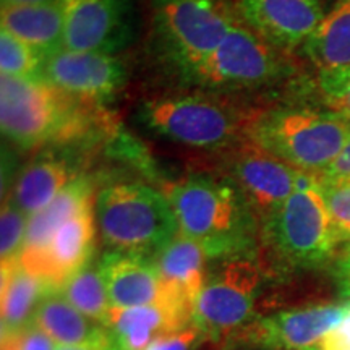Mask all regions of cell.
<instances>
[{
	"label": "cell",
	"instance_id": "6da1fadb",
	"mask_svg": "<svg viewBox=\"0 0 350 350\" xmlns=\"http://www.w3.org/2000/svg\"><path fill=\"white\" fill-rule=\"evenodd\" d=\"M178 232L203 248L208 258L253 256L261 222L227 175H193L164 187Z\"/></svg>",
	"mask_w": 350,
	"mask_h": 350
},
{
	"label": "cell",
	"instance_id": "7a4b0ae2",
	"mask_svg": "<svg viewBox=\"0 0 350 350\" xmlns=\"http://www.w3.org/2000/svg\"><path fill=\"white\" fill-rule=\"evenodd\" d=\"M0 124L3 137L31 150L83 139L96 126H106L111 120L100 111V104L73 98L39 75H2Z\"/></svg>",
	"mask_w": 350,
	"mask_h": 350
},
{
	"label": "cell",
	"instance_id": "3957f363",
	"mask_svg": "<svg viewBox=\"0 0 350 350\" xmlns=\"http://www.w3.org/2000/svg\"><path fill=\"white\" fill-rule=\"evenodd\" d=\"M256 111L214 94H174L150 99L139 119L161 137L195 150H234L250 139Z\"/></svg>",
	"mask_w": 350,
	"mask_h": 350
},
{
	"label": "cell",
	"instance_id": "277c9868",
	"mask_svg": "<svg viewBox=\"0 0 350 350\" xmlns=\"http://www.w3.org/2000/svg\"><path fill=\"white\" fill-rule=\"evenodd\" d=\"M250 139L297 170L319 174L350 139V124L329 109L278 106L258 113Z\"/></svg>",
	"mask_w": 350,
	"mask_h": 350
},
{
	"label": "cell",
	"instance_id": "5b68a950",
	"mask_svg": "<svg viewBox=\"0 0 350 350\" xmlns=\"http://www.w3.org/2000/svg\"><path fill=\"white\" fill-rule=\"evenodd\" d=\"M96 221L111 250L154 258L178 234L167 196L142 182L112 183L96 196Z\"/></svg>",
	"mask_w": 350,
	"mask_h": 350
},
{
	"label": "cell",
	"instance_id": "8992f818",
	"mask_svg": "<svg viewBox=\"0 0 350 350\" xmlns=\"http://www.w3.org/2000/svg\"><path fill=\"white\" fill-rule=\"evenodd\" d=\"M260 242L284 269H313L327 265L345 237L332 222L318 183L295 188L261 222Z\"/></svg>",
	"mask_w": 350,
	"mask_h": 350
},
{
	"label": "cell",
	"instance_id": "52a82bcc",
	"mask_svg": "<svg viewBox=\"0 0 350 350\" xmlns=\"http://www.w3.org/2000/svg\"><path fill=\"white\" fill-rule=\"evenodd\" d=\"M154 31L165 54L190 77L237 23L227 0H152Z\"/></svg>",
	"mask_w": 350,
	"mask_h": 350
},
{
	"label": "cell",
	"instance_id": "ba28073f",
	"mask_svg": "<svg viewBox=\"0 0 350 350\" xmlns=\"http://www.w3.org/2000/svg\"><path fill=\"white\" fill-rule=\"evenodd\" d=\"M291 73L294 68L284 49L239 20L217 49L188 78L214 91L240 93L271 86Z\"/></svg>",
	"mask_w": 350,
	"mask_h": 350
},
{
	"label": "cell",
	"instance_id": "9c48e42d",
	"mask_svg": "<svg viewBox=\"0 0 350 350\" xmlns=\"http://www.w3.org/2000/svg\"><path fill=\"white\" fill-rule=\"evenodd\" d=\"M261 271L253 256L222 260L208 273L193 312V325L211 340L227 336L247 325L260 291Z\"/></svg>",
	"mask_w": 350,
	"mask_h": 350
},
{
	"label": "cell",
	"instance_id": "30bf717a",
	"mask_svg": "<svg viewBox=\"0 0 350 350\" xmlns=\"http://www.w3.org/2000/svg\"><path fill=\"white\" fill-rule=\"evenodd\" d=\"M226 169V175L239 187L260 222L294 193L300 174L252 139L230 150Z\"/></svg>",
	"mask_w": 350,
	"mask_h": 350
},
{
	"label": "cell",
	"instance_id": "8fae6325",
	"mask_svg": "<svg viewBox=\"0 0 350 350\" xmlns=\"http://www.w3.org/2000/svg\"><path fill=\"white\" fill-rule=\"evenodd\" d=\"M39 77L73 98L100 104L124 85L125 68L111 54L62 47L42 60Z\"/></svg>",
	"mask_w": 350,
	"mask_h": 350
},
{
	"label": "cell",
	"instance_id": "7c38bea8",
	"mask_svg": "<svg viewBox=\"0 0 350 350\" xmlns=\"http://www.w3.org/2000/svg\"><path fill=\"white\" fill-rule=\"evenodd\" d=\"M350 317V300L287 310L258 318L245 329V338L274 350H306L321 342L327 332Z\"/></svg>",
	"mask_w": 350,
	"mask_h": 350
},
{
	"label": "cell",
	"instance_id": "4fadbf2b",
	"mask_svg": "<svg viewBox=\"0 0 350 350\" xmlns=\"http://www.w3.org/2000/svg\"><path fill=\"white\" fill-rule=\"evenodd\" d=\"M96 200L60 226L49 245L34 256L20 258L29 273L59 291L78 271L90 265L96 247Z\"/></svg>",
	"mask_w": 350,
	"mask_h": 350
},
{
	"label": "cell",
	"instance_id": "5bb4252c",
	"mask_svg": "<svg viewBox=\"0 0 350 350\" xmlns=\"http://www.w3.org/2000/svg\"><path fill=\"white\" fill-rule=\"evenodd\" d=\"M64 47L68 51L111 54L130 38L124 0H62Z\"/></svg>",
	"mask_w": 350,
	"mask_h": 350
},
{
	"label": "cell",
	"instance_id": "9a60e30c",
	"mask_svg": "<svg viewBox=\"0 0 350 350\" xmlns=\"http://www.w3.org/2000/svg\"><path fill=\"white\" fill-rule=\"evenodd\" d=\"M152 260L163 282L161 304L187 325H193L196 300L208 278V255L198 243L178 232Z\"/></svg>",
	"mask_w": 350,
	"mask_h": 350
},
{
	"label": "cell",
	"instance_id": "2e32d148",
	"mask_svg": "<svg viewBox=\"0 0 350 350\" xmlns=\"http://www.w3.org/2000/svg\"><path fill=\"white\" fill-rule=\"evenodd\" d=\"M239 12L253 31L284 51L304 46L325 18L318 0H240Z\"/></svg>",
	"mask_w": 350,
	"mask_h": 350
},
{
	"label": "cell",
	"instance_id": "e0dca14e",
	"mask_svg": "<svg viewBox=\"0 0 350 350\" xmlns=\"http://www.w3.org/2000/svg\"><path fill=\"white\" fill-rule=\"evenodd\" d=\"M98 268L112 308L154 305L163 300V282L150 256L109 250Z\"/></svg>",
	"mask_w": 350,
	"mask_h": 350
},
{
	"label": "cell",
	"instance_id": "ac0fdd59",
	"mask_svg": "<svg viewBox=\"0 0 350 350\" xmlns=\"http://www.w3.org/2000/svg\"><path fill=\"white\" fill-rule=\"evenodd\" d=\"M62 0L41 5L2 7V29L36 49L44 59L64 47Z\"/></svg>",
	"mask_w": 350,
	"mask_h": 350
},
{
	"label": "cell",
	"instance_id": "d6986e66",
	"mask_svg": "<svg viewBox=\"0 0 350 350\" xmlns=\"http://www.w3.org/2000/svg\"><path fill=\"white\" fill-rule=\"evenodd\" d=\"M188 326L163 304L112 308L107 327L122 350H144L152 340L167 332L187 329Z\"/></svg>",
	"mask_w": 350,
	"mask_h": 350
},
{
	"label": "cell",
	"instance_id": "ffe728a7",
	"mask_svg": "<svg viewBox=\"0 0 350 350\" xmlns=\"http://www.w3.org/2000/svg\"><path fill=\"white\" fill-rule=\"evenodd\" d=\"M73 165L55 156H41L26 165L8 196L29 217L49 206L55 196L77 178Z\"/></svg>",
	"mask_w": 350,
	"mask_h": 350
},
{
	"label": "cell",
	"instance_id": "44dd1931",
	"mask_svg": "<svg viewBox=\"0 0 350 350\" xmlns=\"http://www.w3.org/2000/svg\"><path fill=\"white\" fill-rule=\"evenodd\" d=\"M94 182L85 175H78L55 196L49 206L29 217L28 230L20 258L34 256L41 253L60 229L64 222L96 200Z\"/></svg>",
	"mask_w": 350,
	"mask_h": 350
},
{
	"label": "cell",
	"instance_id": "7402d4cb",
	"mask_svg": "<svg viewBox=\"0 0 350 350\" xmlns=\"http://www.w3.org/2000/svg\"><path fill=\"white\" fill-rule=\"evenodd\" d=\"M2 334L33 323L39 304L51 291L42 279L29 273L20 258L2 262Z\"/></svg>",
	"mask_w": 350,
	"mask_h": 350
},
{
	"label": "cell",
	"instance_id": "603a6c76",
	"mask_svg": "<svg viewBox=\"0 0 350 350\" xmlns=\"http://www.w3.org/2000/svg\"><path fill=\"white\" fill-rule=\"evenodd\" d=\"M33 323L59 345L94 342L111 334L107 326L78 312L59 291L44 297L34 313Z\"/></svg>",
	"mask_w": 350,
	"mask_h": 350
},
{
	"label": "cell",
	"instance_id": "cb8c5ba5",
	"mask_svg": "<svg viewBox=\"0 0 350 350\" xmlns=\"http://www.w3.org/2000/svg\"><path fill=\"white\" fill-rule=\"evenodd\" d=\"M304 52L321 70L350 67V0L323 18L304 44Z\"/></svg>",
	"mask_w": 350,
	"mask_h": 350
},
{
	"label": "cell",
	"instance_id": "d4e9b609",
	"mask_svg": "<svg viewBox=\"0 0 350 350\" xmlns=\"http://www.w3.org/2000/svg\"><path fill=\"white\" fill-rule=\"evenodd\" d=\"M59 292L75 306L78 312L107 326L112 306L98 266H93L91 262L86 265L77 274H73L59 288Z\"/></svg>",
	"mask_w": 350,
	"mask_h": 350
},
{
	"label": "cell",
	"instance_id": "484cf974",
	"mask_svg": "<svg viewBox=\"0 0 350 350\" xmlns=\"http://www.w3.org/2000/svg\"><path fill=\"white\" fill-rule=\"evenodd\" d=\"M44 57L31 46L20 41L7 29L0 33V68L5 77H36L39 75Z\"/></svg>",
	"mask_w": 350,
	"mask_h": 350
},
{
	"label": "cell",
	"instance_id": "4316f807",
	"mask_svg": "<svg viewBox=\"0 0 350 350\" xmlns=\"http://www.w3.org/2000/svg\"><path fill=\"white\" fill-rule=\"evenodd\" d=\"M29 216L16 206L10 198L2 204L0 214V255L3 261H12L20 258L28 230Z\"/></svg>",
	"mask_w": 350,
	"mask_h": 350
},
{
	"label": "cell",
	"instance_id": "83f0119b",
	"mask_svg": "<svg viewBox=\"0 0 350 350\" xmlns=\"http://www.w3.org/2000/svg\"><path fill=\"white\" fill-rule=\"evenodd\" d=\"M318 91L325 106L350 124V67L321 70Z\"/></svg>",
	"mask_w": 350,
	"mask_h": 350
},
{
	"label": "cell",
	"instance_id": "f1b7e54d",
	"mask_svg": "<svg viewBox=\"0 0 350 350\" xmlns=\"http://www.w3.org/2000/svg\"><path fill=\"white\" fill-rule=\"evenodd\" d=\"M319 193L325 200L332 222L347 242L350 239V182L327 180L321 175Z\"/></svg>",
	"mask_w": 350,
	"mask_h": 350
},
{
	"label": "cell",
	"instance_id": "f546056e",
	"mask_svg": "<svg viewBox=\"0 0 350 350\" xmlns=\"http://www.w3.org/2000/svg\"><path fill=\"white\" fill-rule=\"evenodd\" d=\"M55 342L34 323L2 334V350H55Z\"/></svg>",
	"mask_w": 350,
	"mask_h": 350
},
{
	"label": "cell",
	"instance_id": "4dcf8cb0",
	"mask_svg": "<svg viewBox=\"0 0 350 350\" xmlns=\"http://www.w3.org/2000/svg\"><path fill=\"white\" fill-rule=\"evenodd\" d=\"M201 338H203V334L198 327L191 325L187 329L159 336L144 350H193Z\"/></svg>",
	"mask_w": 350,
	"mask_h": 350
},
{
	"label": "cell",
	"instance_id": "1f68e13d",
	"mask_svg": "<svg viewBox=\"0 0 350 350\" xmlns=\"http://www.w3.org/2000/svg\"><path fill=\"white\" fill-rule=\"evenodd\" d=\"M319 350H350V317H347L336 326L334 329L327 332L321 342L317 345Z\"/></svg>",
	"mask_w": 350,
	"mask_h": 350
},
{
	"label": "cell",
	"instance_id": "d6a6232c",
	"mask_svg": "<svg viewBox=\"0 0 350 350\" xmlns=\"http://www.w3.org/2000/svg\"><path fill=\"white\" fill-rule=\"evenodd\" d=\"M321 175L327 180L350 182V139L339 152V156L332 161V164Z\"/></svg>",
	"mask_w": 350,
	"mask_h": 350
},
{
	"label": "cell",
	"instance_id": "836d02e7",
	"mask_svg": "<svg viewBox=\"0 0 350 350\" xmlns=\"http://www.w3.org/2000/svg\"><path fill=\"white\" fill-rule=\"evenodd\" d=\"M55 350H122L117 344V340L113 339L112 332L107 338L94 340V342H86V344H78V345H59Z\"/></svg>",
	"mask_w": 350,
	"mask_h": 350
},
{
	"label": "cell",
	"instance_id": "e575fe53",
	"mask_svg": "<svg viewBox=\"0 0 350 350\" xmlns=\"http://www.w3.org/2000/svg\"><path fill=\"white\" fill-rule=\"evenodd\" d=\"M338 278H339V286H340V291H342V295L347 300H350V250L345 252V255L339 262Z\"/></svg>",
	"mask_w": 350,
	"mask_h": 350
},
{
	"label": "cell",
	"instance_id": "d590c367",
	"mask_svg": "<svg viewBox=\"0 0 350 350\" xmlns=\"http://www.w3.org/2000/svg\"><path fill=\"white\" fill-rule=\"evenodd\" d=\"M57 0H2V7H15V5H41V3H51Z\"/></svg>",
	"mask_w": 350,
	"mask_h": 350
},
{
	"label": "cell",
	"instance_id": "8d00e7d4",
	"mask_svg": "<svg viewBox=\"0 0 350 350\" xmlns=\"http://www.w3.org/2000/svg\"><path fill=\"white\" fill-rule=\"evenodd\" d=\"M345 243H347V250H350V239H349L347 242H345Z\"/></svg>",
	"mask_w": 350,
	"mask_h": 350
},
{
	"label": "cell",
	"instance_id": "74e56055",
	"mask_svg": "<svg viewBox=\"0 0 350 350\" xmlns=\"http://www.w3.org/2000/svg\"><path fill=\"white\" fill-rule=\"evenodd\" d=\"M306 350H319V349H317V347H313V349H306Z\"/></svg>",
	"mask_w": 350,
	"mask_h": 350
}]
</instances>
